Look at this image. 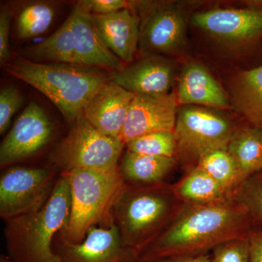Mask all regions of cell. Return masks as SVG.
<instances>
[{
    "label": "cell",
    "mask_w": 262,
    "mask_h": 262,
    "mask_svg": "<svg viewBox=\"0 0 262 262\" xmlns=\"http://www.w3.org/2000/svg\"><path fill=\"white\" fill-rule=\"evenodd\" d=\"M252 229L247 212L232 196L209 205L183 204L170 225L139 256L149 262L178 256L207 254Z\"/></svg>",
    "instance_id": "cell-1"
},
{
    "label": "cell",
    "mask_w": 262,
    "mask_h": 262,
    "mask_svg": "<svg viewBox=\"0 0 262 262\" xmlns=\"http://www.w3.org/2000/svg\"><path fill=\"white\" fill-rule=\"evenodd\" d=\"M4 67L8 74L47 96L70 123L82 115L97 91L111 80L108 71L68 63H41L17 58Z\"/></svg>",
    "instance_id": "cell-2"
},
{
    "label": "cell",
    "mask_w": 262,
    "mask_h": 262,
    "mask_svg": "<svg viewBox=\"0 0 262 262\" xmlns=\"http://www.w3.org/2000/svg\"><path fill=\"white\" fill-rule=\"evenodd\" d=\"M183 204L168 183L126 184L113 208L114 222L122 243L139 257L170 225Z\"/></svg>",
    "instance_id": "cell-3"
},
{
    "label": "cell",
    "mask_w": 262,
    "mask_h": 262,
    "mask_svg": "<svg viewBox=\"0 0 262 262\" xmlns=\"http://www.w3.org/2000/svg\"><path fill=\"white\" fill-rule=\"evenodd\" d=\"M70 210V184L61 173L40 209L5 221L7 256L13 262H60L53 244L68 224Z\"/></svg>",
    "instance_id": "cell-4"
},
{
    "label": "cell",
    "mask_w": 262,
    "mask_h": 262,
    "mask_svg": "<svg viewBox=\"0 0 262 262\" xmlns=\"http://www.w3.org/2000/svg\"><path fill=\"white\" fill-rule=\"evenodd\" d=\"M61 174L70 184L71 210L68 224L58 237L70 244H80L93 227L115 224L114 206L126 186L120 172L77 169Z\"/></svg>",
    "instance_id": "cell-5"
},
{
    "label": "cell",
    "mask_w": 262,
    "mask_h": 262,
    "mask_svg": "<svg viewBox=\"0 0 262 262\" xmlns=\"http://www.w3.org/2000/svg\"><path fill=\"white\" fill-rule=\"evenodd\" d=\"M238 127L215 108L182 106L174 130L177 142L176 159L185 173L189 171L207 153L227 148Z\"/></svg>",
    "instance_id": "cell-6"
},
{
    "label": "cell",
    "mask_w": 262,
    "mask_h": 262,
    "mask_svg": "<svg viewBox=\"0 0 262 262\" xmlns=\"http://www.w3.org/2000/svg\"><path fill=\"white\" fill-rule=\"evenodd\" d=\"M125 146L121 139L105 135L82 115L53 150L50 160L61 172L77 169L119 171Z\"/></svg>",
    "instance_id": "cell-7"
},
{
    "label": "cell",
    "mask_w": 262,
    "mask_h": 262,
    "mask_svg": "<svg viewBox=\"0 0 262 262\" xmlns=\"http://www.w3.org/2000/svg\"><path fill=\"white\" fill-rule=\"evenodd\" d=\"M140 18L139 47L146 55L176 54L187 44L185 10L173 2L132 1Z\"/></svg>",
    "instance_id": "cell-8"
},
{
    "label": "cell",
    "mask_w": 262,
    "mask_h": 262,
    "mask_svg": "<svg viewBox=\"0 0 262 262\" xmlns=\"http://www.w3.org/2000/svg\"><path fill=\"white\" fill-rule=\"evenodd\" d=\"M56 168L12 167L0 178V216L8 221L40 209L49 199Z\"/></svg>",
    "instance_id": "cell-9"
},
{
    "label": "cell",
    "mask_w": 262,
    "mask_h": 262,
    "mask_svg": "<svg viewBox=\"0 0 262 262\" xmlns=\"http://www.w3.org/2000/svg\"><path fill=\"white\" fill-rule=\"evenodd\" d=\"M190 22L226 47L250 49L262 43V13L256 10L214 8L194 13Z\"/></svg>",
    "instance_id": "cell-10"
},
{
    "label": "cell",
    "mask_w": 262,
    "mask_h": 262,
    "mask_svg": "<svg viewBox=\"0 0 262 262\" xmlns=\"http://www.w3.org/2000/svg\"><path fill=\"white\" fill-rule=\"evenodd\" d=\"M54 136V125L44 108L32 101L15 120L0 145V165L32 158L48 145Z\"/></svg>",
    "instance_id": "cell-11"
},
{
    "label": "cell",
    "mask_w": 262,
    "mask_h": 262,
    "mask_svg": "<svg viewBox=\"0 0 262 262\" xmlns=\"http://www.w3.org/2000/svg\"><path fill=\"white\" fill-rule=\"evenodd\" d=\"M53 250L60 262H140L122 243L116 225L95 227L80 244H70L56 236Z\"/></svg>",
    "instance_id": "cell-12"
},
{
    "label": "cell",
    "mask_w": 262,
    "mask_h": 262,
    "mask_svg": "<svg viewBox=\"0 0 262 262\" xmlns=\"http://www.w3.org/2000/svg\"><path fill=\"white\" fill-rule=\"evenodd\" d=\"M179 104L176 91L164 94H135L120 139L124 144L139 136L174 131Z\"/></svg>",
    "instance_id": "cell-13"
},
{
    "label": "cell",
    "mask_w": 262,
    "mask_h": 262,
    "mask_svg": "<svg viewBox=\"0 0 262 262\" xmlns=\"http://www.w3.org/2000/svg\"><path fill=\"white\" fill-rule=\"evenodd\" d=\"M175 80L173 62L160 55H146L111 74L112 82L134 94H168Z\"/></svg>",
    "instance_id": "cell-14"
},
{
    "label": "cell",
    "mask_w": 262,
    "mask_h": 262,
    "mask_svg": "<svg viewBox=\"0 0 262 262\" xmlns=\"http://www.w3.org/2000/svg\"><path fill=\"white\" fill-rule=\"evenodd\" d=\"M134 96L110 80L90 99L82 115L105 135L120 139Z\"/></svg>",
    "instance_id": "cell-15"
},
{
    "label": "cell",
    "mask_w": 262,
    "mask_h": 262,
    "mask_svg": "<svg viewBox=\"0 0 262 262\" xmlns=\"http://www.w3.org/2000/svg\"><path fill=\"white\" fill-rule=\"evenodd\" d=\"M67 19L73 33L77 65L111 72L123 68L122 62L103 44L91 14L76 4Z\"/></svg>",
    "instance_id": "cell-16"
},
{
    "label": "cell",
    "mask_w": 262,
    "mask_h": 262,
    "mask_svg": "<svg viewBox=\"0 0 262 262\" xmlns=\"http://www.w3.org/2000/svg\"><path fill=\"white\" fill-rule=\"evenodd\" d=\"M179 106L225 110L230 106L229 95L205 66L188 62L183 67L176 91Z\"/></svg>",
    "instance_id": "cell-17"
},
{
    "label": "cell",
    "mask_w": 262,
    "mask_h": 262,
    "mask_svg": "<svg viewBox=\"0 0 262 262\" xmlns=\"http://www.w3.org/2000/svg\"><path fill=\"white\" fill-rule=\"evenodd\" d=\"M92 15L100 38L122 62L134 61L139 47L140 18L131 8L108 15Z\"/></svg>",
    "instance_id": "cell-18"
},
{
    "label": "cell",
    "mask_w": 262,
    "mask_h": 262,
    "mask_svg": "<svg viewBox=\"0 0 262 262\" xmlns=\"http://www.w3.org/2000/svg\"><path fill=\"white\" fill-rule=\"evenodd\" d=\"M229 94L231 106L246 124L262 129V64L234 76Z\"/></svg>",
    "instance_id": "cell-19"
},
{
    "label": "cell",
    "mask_w": 262,
    "mask_h": 262,
    "mask_svg": "<svg viewBox=\"0 0 262 262\" xmlns=\"http://www.w3.org/2000/svg\"><path fill=\"white\" fill-rule=\"evenodd\" d=\"M178 165L175 158L136 154L126 150L120 162L119 172L127 185H155L166 182Z\"/></svg>",
    "instance_id": "cell-20"
},
{
    "label": "cell",
    "mask_w": 262,
    "mask_h": 262,
    "mask_svg": "<svg viewBox=\"0 0 262 262\" xmlns=\"http://www.w3.org/2000/svg\"><path fill=\"white\" fill-rule=\"evenodd\" d=\"M171 188L174 194L184 204H213L232 196L198 166L186 172L180 180L171 184Z\"/></svg>",
    "instance_id": "cell-21"
},
{
    "label": "cell",
    "mask_w": 262,
    "mask_h": 262,
    "mask_svg": "<svg viewBox=\"0 0 262 262\" xmlns=\"http://www.w3.org/2000/svg\"><path fill=\"white\" fill-rule=\"evenodd\" d=\"M237 164L241 182L262 170V129L246 125L239 126L227 145Z\"/></svg>",
    "instance_id": "cell-22"
},
{
    "label": "cell",
    "mask_w": 262,
    "mask_h": 262,
    "mask_svg": "<svg viewBox=\"0 0 262 262\" xmlns=\"http://www.w3.org/2000/svg\"><path fill=\"white\" fill-rule=\"evenodd\" d=\"M29 53L39 61L77 65L73 33L68 19L47 39L33 46Z\"/></svg>",
    "instance_id": "cell-23"
},
{
    "label": "cell",
    "mask_w": 262,
    "mask_h": 262,
    "mask_svg": "<svg viewBox=\"0 0 262 262\" xmlns=\"http://www.w3.org/2000/svg\"><path fill=\"white\" fill-rule=\"evenodd\" d=\"M196 166L203 169L230 194L241 183L237 164L227 148L207 153Z\"/></svg>",
    "instance_id": "cell-24"
},
{
    "label": "cell",
    "mask_w": 262,
    "mask_h": 262,
    "mask_svg": "<svg viewBox=\"0 0 262 262\" xmlns=\"http://www.w3.org/2000/svg\"><path fill=\"white\" fill-rule=\"evenodd\" d=\"M55 17V8L46 2L26 5L17 19V33L20 39L40 35L48 30Z\"/></svg>",
    "instance_id": "cell-25"
},
{
    "label": "cell",
    "mask_w": 262,
    "mask_h": 262,
    "mask_svg": "<svg viewBox=\"0 0 262 262\" xmlns=\"http://www.w3.org/2000/svg\"><path fill=\"white\" fill-rule=\"evenodd\" d=\"M231 196L247 212L252 229H262V170L241 182Z\"/></svg>",
    "instance_id": "cell-26"
},
{
    "label": "cell",
    "mask_w": 262,
    "mask_h": 262,
    "mask_svg": "<svg viewBox=\"0 0 262 262\" xmlns=\"http://www.w3.org/2000/svg\"><path fill=\"white\" fill-rule=\"evenodd\" d=\"M125 147L136 154L176 158L177 138L174 131L151 133L129 141Z\"/></svg>",
    "instance_id": "cell-27"
},
{
    "label": "cell",
    "mask_w": 262,
    "mask_h": 262,
    "mask_svg": "<svg viewBox=\"0 0 262 262\" xmlns=\"http://www.w3.org/2000/svg\"><path fill=\"white\" fill-rule=\"evenodd\" d=\"M211 252V262H250L248 235L222 243Z\"/></svg>",
    "instance_id": "cell-28"
},
{
    "label": "cell",
    "mask_w": 262,
    "mask_h": 262,
    "mask_svg": "<svg viewBox=\"0 0 262 262\" xmlns=\"http://www.w3.org/2000/svg\"><path fill=\"white\" fill-rule=\"evenodd\" d=\"M24 97L14 86H7L0 91V134L10 127L15 113L21 106Z\"/></svg>",
    "instance_id": "cell-29"
},
{
    "label": "cell",
    "mask_w": 262,
    "mask_h": 262,
    "mask_svg": "<svg viewBox=\"0 0 262 262\" xmlns=\"http://www.w3.org/2000/svg\"><path fill=\"white\" fill-rule=\"evenodd\" d=\"M77 5L90 14L108 15L131 8V2L125 0H82Z\"/></svg>",
    "instance_id": "cell-30"
},
{
    "label": "cell",
    "mask_w": 262,
    "mask_h": 262,
    "mask_svg": "<svg viewBox=\"0 0 262 262\" xmlns=\"http://www.w3.org/2000/svg\"><path fill=\"white\" fill-rule=\"evenodd\" d=\"M12 13L7 6L2 7L0 11V62L6 64L9 61L10 53L9 35Z\"/></svg>",
    "instance_id": "cell-31"
},
{
    "label": "cell",
    "mask_w": 262,
    "mask_h": 262,
    "mask_svg": "<svg viewBox=\"0 0 262 262\" xmlns=\"http://www.w3.org/2000/svg\"><path fill=\"white\" fill-rule=\"evenodd\" d=\"M248 237L250 262H262V229H251Z\"/></svg>",
    "instance_id": "cell-32"
},
{
    "label": "cell",
    "mask_w": 262,
    "mask_h": 262,
    "mask_svg": "<svg viewBox=\"0 0 262 262\" xmlns=\"http://www.w3.org/2000/svg\"><path fill=\"white\" fill-rule=\"evenodd\" d=\"M149 262H211V256L209 253L195 256H171Z\"/></svg>",
    "instance_id": "cell-33"
},
{
    "label": "cell",
    "mask_w": 262,
    "mask_h": 262,
    "mask_svg": "<svg viewBox=\"0 0 262 262\" xmlns=\"http://www.w3.org/2000/svg\"><path fill=\"white\" fill-rule=\"evenodd\" d=\"M243 3L246 8L262 13V0H248V1L243 2Z\"/></svg>",
    "instance_id": "cell-34"
},
{
    "label": "cell",
    "mask_w": 262,
    "mask_h": 262,
    "mask_svg": "<svg viewBox=\"0 0 262 262\" xmlns=\"http://www.w3.org/2000/svg\"><path fill=\"white\" fill-rule=\"evenodd\" d=\"M0 262H13L10 259L8 256H5V255H1V257H0Z\"/></svg>",
    "instance_id": "cell-35"
}]
</instances>
